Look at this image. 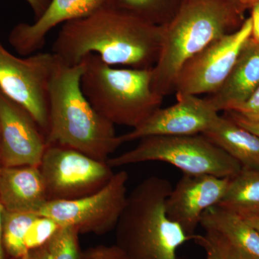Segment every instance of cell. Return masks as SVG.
I'll use <instances>...</instances> for the list:
<instances>
[{"label":"cell","mask_w":259,"mask_h":259,"mask_svg":"<svg viewBox=\"0 0 259 259\" xmlns=\"http://www.w3.org/2000/svg\"><path fill=\"white\" fill-rule=\"evenodd\" d=\"M3 212H4V208L0 203V259H5V254H6L3 241V226H2V223H3Z\"/></svg>","instance_id":"d6a6232c"},{"label":"cell","mask_w":259,"mask_h":259,"mask_svg":"<svg viewBox=\"0 0 259 259\" xmlns=\"http://www.w3.org/2000/svg\"><path fill=\"white\" fill-rule=\"evenodd\" d=\"M229 111L236 112L249 120H259V86L246 101L233 107Z\"/></svg>","instance_id":"484cf974"},{"label":"cell","mask_w":259,"mask_h":259,"mask_svg":"<svg viewBox=\"0 0 259 259\" xmlns=\"http://www.w3.org/2000/svg\"><path fill=\"white\" fill-rule=\"evenodd\" d=\"M185 0H106V7L158 26H164L178 13Z\"/></svg>","instance_id":"ffe728a7"},{"label":"cell","mask_w":259,"mask_h":259,"mask_svg":"<svg viewBox=\"0 0 259 259\" xmlns=\"http://www.w3.org/2000/svg\"><path fill=\"white\" fill-rule=\"evenodd\" d=\"M147 161L169 163L185 175H212L232 178L242 169L241 163L204 135L149 136L128 151L109 158L112 168Z\"/></svg>","instance_id":"8992f818"},{"label":"cell","mask_w":259,"mask_h":259,"mask_svg":"<svg viewBox=\"0 0 259 259\" xmlns=\"http://www.w3.org/2000/svg\"><path fill=\"white\" fill-rule=\"evenodd\" d=\"M79 230L74 226H61L46 246L49 259H80Z\"/></svg>","instance_id":"7402d4cb"},{"label":"cell","mask_w":259,"mask_h":259,"mask_svg":"<svg viewBox=\"0 0 259 259\" xmlns=\"http://www.w3.org/2000/svg\"><path fill=\"white\" fill-rule=\"evenodd\" d=\"M217 206L243 218L259 214V170L242 168Z\"/></svg>","instance_id":"d6986e66"},{"label":"cell","mask_w":259,"mask_h":259,"mask_svg":"<svg viewBox=\"0 0 259 259\" xmlns=\"http://www.w3.org/2000/svg\"><path fill=\"white\" fill-rule=\"evenodd\" d=\"M171 106L159 108L131 132L120 136L122 143L149 136H180L203 134L214 124L219 114L205 98L178 95Z\"/></svg>","instance_id":"7c38bea8"},{"label":"cell","mask_w":259,"mask_h":259,"mask_svg":"<svg viewBox=\"0 0 259 259\" xmlns=\"http://www.w3.org/2000/svg\"><path fill=\"white\" fill-rule=\"evenodd\" d=\"M80 259H131L117 245H98L81 251Z\"/></svg>","instance_id":"cb8c5ba5"},{"label":"cell","mask_w":259,"mask_h":259,"mask_svg":"<svg viewBox=\"0 0 259 259\" xmlns=\"http://www.w3.org/2000/svg\"><path fill=\"white\" fill-rule=\"evenodd\" d=\"M192 239L196 243L200 245L205 251L206 259H221L218 250L210 240L207 236L194 235Z\"/></svg>","instance_id":"83f0119b"},{"label":"cell","mask_w":259,"mask_h":259,"mask_svg":"<svg viewBox=\"0 0 259 259\" xmlns=\"http://www.w3.org/2000/svg\"><path fill=\"white\" fill-rule=\"evenodd\" d=\"M37 214L5 210L3 214V241L5 253L10 258H23L28 253L25 237Z\"/></svg>","instance_id":"44dd1931"},{"label":"cell","mask_w":259,"mask_h":259,"mask_svg":"<svg viewBox=\"0 0 259 259\" xmlns=\"http://www.w3.org/2000/svg\"><path fill=\"white\" fill-rule=\"evenodd\" d=\"M83 69L82 62L71 66L57 57L50 83L47 143L107 161L123 143L116 134L115 125L99 114L83 95Z\"/></svg>","instance_id":"3957f363"},{"label":"cell","mask_w":259,"mask_h":259,"mask_svg":"<svg viewBox=\"0 0 259 259\" xmlns=\"http://www.w3.org/2000/svg\"><path fill=\"white\" fill-rule=\"evenodd\" d=\"M252 35L251 37L259 44V3L251 8Z\"/></svg>","instance_id":"f546056e"},{"label":"cell","mask_w":259,"mask_h":259,"mask_svg":"<svg viewBox=\"0 0 259 259\" xmlns=\"http://www.w3.org/2000/svg\"><path fill=\"white\" fill-rule=\"evenodd\" d=\"M107 161L58 144H47L39 169L48 200L81 198L101 190L113 177Z\"/></svg>","instance_id":"9c48e42d"},{"label":"cell","mask_w":259,"mask_h":259,"mask_svg":"<svg viewBox=\"0 0 259 259\" xmlns=\"http://www.w3.org/2000/svg\"><path fill=\"white\" fill-rule=\"evenodd\" d=\"M60 227L50 218L37 215L25 235V245L27 250L35 249L47 244Z\"/></svg>","instance_id":"603a6c76"},{"label":"cell","mask_w":259,"mask_h":259,"mask_svg":"<svg viewBox=\"0 0 259 259\" xmlns=\"http://www.w3.org/2000/svg\"><path fill=\"white\" fill-rule=\"evenodd\" d=\"M47 146L32 116L0 90V166L39 168Z\"/></svg>","instance_id":"8fae6325"},{"label":"cell","mask_w":259,"mask_h":259,"mask_svg":"<svg viewBox=\"0 0 259 259\" xmlns=\"http://www.w3.org/2000/svg\"><path fill=\"white\" fill-rule=\"evenodd\" d=\"M225 116L259 137V120H249L233 111H226Z\"/></svg>","instance_id":"4316f807"},{"label":"cell","mask_w":259,"mask_h":259,"mask_svg":"<svg viewBox=\"0 0 259 259\" xmlns=\"http://www.w3.org/2000/svg\"><path fill=\"white\" fill-rule=\"evenodd\" d=\"M25 257V256H24ZM24 257H23V258H10V259H24Z\"/></svg>","instance_id":"e575fe53"},{"label":"cell","mask_w":259,"mask_h":259,"mask_svg":"<svg viewBox=\"0 0 259 259\" xmlns=\"http://www.w3.org/2000/svg\"><path fill=\"white\" fill-rule=\"evenodd\" d=\"M230 180L212 175L184 174L167 199V215L192 239L202 214L222 200Z\"/></svg>","instance_id":"4fadbf2b"},{"label":"cell","mask_w":259,"mask_h":259,"mask_svg":"<svg viewBox=\"0 0 259 259\" xmlns=\"http://www.w3.org/2000/svg\"><path fill=\"white\" fill-rule=\"evenodd\" d=\"M202 135L239 162L243 168L259 170V137L256 135L225 115H219Z\"/></svg>","instance_id":"ac0fdd59"},{"label":"cell","mask_w":259,"mask_h":259,"mask_svg":"<svg viewBox=\"0 0 259 259\" xmlns=\"http://www.w3.org/2000/svg\"><path fill=\"white\" fill-rule=\"evenodd\" d=\"M0 167H1V166H0Z\"/></svg>","instance_id":"d590c367"},{"label":"cell","mask_w":259,"mask_h":259,"mask_svg":"<svg viewBox=\"0 0 259 259\" xmlns=\"http://www.w3.org/2000/svg\"><path fill=\"white\" fill-rule=\"evenodd\" d=\"M81 88L99 114L114 125L133 129L161 108L163 97L153 90L152 69H117L95 54L81 61Z\"/></svg>","instance_id":"5b68a950"},{"label":"cell","mask_w":259,"mask_h":259,"mask_svg":"<svg viewBox=\"0 0 259 259\" xmlns=\"http://www.w3.org/2000/svg\"><path fill=\"white\" fill-rule=\"evenodd\" d=\"M47 201L38 167H0V203L5 210L36 214Z\"/></svg>","instance_id":"9a60e30c"},{"label":"cell","mask_w":259,"mask_h":259,"mask_svg":"<svg viewBox=\"0 0 259 259\" xmlns=\"http://www.w3.org/2000/svg\"><path fill=\"white\" fill-rule=\"evenodd\" d=\"M30 5L35 20L42 16L51 4V0H25Z\"/></svg>","instance_id":"f1b7e54d"},{"label":"cell","mask_w":259,"mask_h":259,"mask_svg":"<svg viewBox=\"0 0 259 259\" xmlns=\"http://www.w3.org/2000/svg\"><path fill=\"white\" fill-rule=\"evenodd\" d=\"M106 7V0H51L42 16L31 24H18L8 40L20 55L28 56L40 50L48 34L57 25L88 16Z\"/></svg>","instance_id":"5bb4252c"},{"label":"cell","mask_w":259,"mask_h":259,"mask_svg":"<svg viewBox=\"0 0 259 259\" xmlns=\"http://www.w3.org/2000/svg\"><path fill=\"white\" fill-rule=\"evenodd\" d=\"M162 37L163 27L104 7L63 24L52 53L71 66L95 54L110 66L152 69L159 57Z\"/></svg>","instance_id":"6da1fadb"},{"label":"cell","mask_w":259,"mask_h":259,"mask_svg":"<svg viewBox=\"0 0 259 259\" xmlns=\"http://www.w3.org/2000/svg\"><path fill=\"white\" fill-rule=\"evenodd\" d=\"M128 174H114L101 190L81 198L48 200L36 212L60 226H74L81 233L102 235L115 229L127 201Z\"/></svg>","instance_id":"ba28073f"},{"label":"cell","mask_w":259,"mask_h":259,"mask_svg":"<svg viewBox=\"0 0 259 259\" xmlns=\"http://www.w3.org/2000/svg\"><path fill=\"white\" fill-rule=\"evenodd\" d=\"M243 13L234 0H185L162 26L161 49L152 69L155 93L163 97L175 93L182 66L211 42L238 30Z\"/></svg>","instance_id":"7a4b0ae2"},{"label":"cell","mask_w":259,"mask_h":259,"mask_svg":"<svg viewBox=\"0 0 259 259\" xmlns=\"http://www.w3.org/2000/svg\"><path fill=\"white\" fill-rule=\"evenodd\" d=\"M252 35L251 18L236 31L211 42L182 66L175 86L176 96L214 93L224 83Z\"/></svg>","instance_id":"30bf717a"},{"label":"cell","mask_w":259,"mask_h":259,"mask_svg":"<svg viewBox=\"0 0 259 259\" xmlns=\"http://www.w3.org/2000/svg\"><path fill=\"white\" fill-rule=\"evenodd\" d=\"M259 86V44L252 37L217 91L206 97L216 112L229 111L246 101Z\"/></svg>","instance_id":"2e32d148"},{"label":"cell","mask_w":259,"mask_h":259,"mask_svg":"<svg viewBox=\"0 0 259 259\" xmlns=\"http://www.w3.org/2000/svg\"><path fill=\"white\" fill-rule=\"evenodd\" d=\"M205 236L210 240L215 247L221 259H251L236 247L228 243L222 237L212 233H205Z\"/></svg>","instance_id":"d4e9b609"},{"label":"cell","mask_w":259,"mask_h":259,"mask_svg":"<svg viewBox=\"0 0 259 259\" xmlns=\"http://www.w3.org/2000/svg\"><path fill=\"white\" fill-rule=\"evenodd\" d=\"M238 8L244 12L248 8H252L255 5L259 3V0H234Z\"/></svg>","instance_id":"1f68e13d"},{"label":"cell","mask_w":259,"mask_h":259,"mask_svg":"<svg viewBox=\"0 0 259 259\" xmlns=\"http://www.w3.org/2000/svg\"><path fill=\"white\" fill-rule=\"evenodd\" d=\"M205 233L222 237L251 259H259V233L239 214L214 206L205 211L200 223Z\"/></svg>","instance_id":"e0dca14e"},{"label":"cell","mask_w":259,"mask_h":259,"mask_svg":"<svg viewBox=\"0 0 259 259\" xmlns=\"http://www.w3.org/2000/svg\"><path fill=\"white\" fill-rule=\"evenodd\" d=\"M171 184L150 177L127 195L115 227V245L131 259H177V251L190 238L168 218L166 202Z\"/></svg>","instance_id":"277c9868"},{"label":"cell","mask_w":259,"mask_h":259,"mask_svg":"<svg viewBox=\"0 0 259 259\" xmlns=\"http://www.w3.org/2000/svg\"><path fill=\"white\" fill-rule=\"evenodd\" d=\"M24 259H49L47 246L45 245L40 248L28 250Z\"/></svg>","instance_id":"4dcf8cb0"},{"label":"cell","mask_w":259,"mask_h":259,"mask_svg":"<svg viewBox=\"0 0 259 259\" xmlns=\"http://www.w3.org/2000/svg\"><path fill=\"white\" fill-rule=\"evenodd\" d=\"M243 218H245V221L249 223L250 226L253 227L255 231L259 233V214H257V215L248 216V217Z\"/></svg>","instance_id":"836d02e7"},{"label":"cell","mask_w":259,"mask_h":259,"mask_svg":"<svg viewBox=\"0 0 259 259\" xmlns=\"http://www.w3.org/2000/svg\"><path fill=\"white\" fill-rule=\"evenodd\" d=\"M57 57L51 53H35L17 57L0 42V90L25 109L46 138L49 129L50 83Z\"/></svg>","instance_id":"52a82bcc"}]
</instances>
